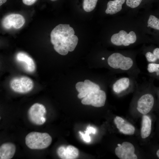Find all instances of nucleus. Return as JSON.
I'll return each instance as SVG.
<instances>
[{
	"instance_id": "f257e3e1",
	"label": "nucleus",
	"mask_w": 159,
	"mask_h": 159,
	"mask_svg": "<svg viewBox=\"0 0 159 159\" xmlns=\"http://www.w3.org/2000/svg\"><path fill=\"white\" fill-rule=\"evenodd\" d=\"M74 34L73 29L69 24H61L55 27L51 32L50 37L55 51L62 55L73 51L78 40Z\"/></svg>"
},
{
	"instance_id": "f03ea898",
	"label": "nucleus",
	"mask_w": 159,
	"mask_h": 159,
	"mask_svg": "<svg viewBox=\"0 0 159 159\" xmlns=\"http://www.w3.org/2000/svg\"><path fill=\"white\" fill-rule=\"evenodd\" d=\"M52 140V138L49 134L36 132H30L25 138L26 145L32 149L46 148L51 144Z\"/></svg>"
},
{
	"instance_id": "7ed1b4c3",
	"label": "nucleus",
	"mask_w": 159,
	"mask_h": 159,
	"mask_svg": "<svg viewBox=\"0 0 159 159\" xmlns=\"http://www.w3.org/2000/svg\"><path fill=\"white\" fill-rule=\"evenodd\" d=\"M107 62L111 67L122 70H127L132 66V60L130 57H126L118 53L112 54L108 58Z\"/></svg>"
},
{
	"instance_id": "20e7f679",
	"label": "nucleus",
	"mask_w": 159,
	"mask_h": 159,
	"mask_svg": "<svg viewBox=\"0 0 159 159\" xmlns=\"http://www.w3.org/2000/svg\"><path fill=\"white\" fill-rule=\"evenodd\" d=\"M11 88L14 92L25 93L31 91L34 87L32 80L26 76H21L13 78L10 83Z\"/></svg>"
},
{
	"instance_id": "39448f33",
	"label": "nucleus",
	"mask_w": 159,
	"mask_h": 159,
	"mask_svg": "<svg viewBox=\"0 0 159 159\" xmlns=\"http://www.w3.org/2000/svg\"><path fill=\"white\" fill-rule=\"evenodd\" d=\"M46 110L42 104L35 103L29 108L28 111V116L30 121L34 124L41 125L46 121L45 117Z\"/></svg>"
},
{
	"instance_id": "423d86ee",
	"label": "nucleus",
	"mask_w": 159,
	"mask_h": 159,
	"mask_svg": "<svg viewBox=\"0 0 159 159\" xmlns=\"http://www.w3.org/2000/svg\"><path fill=\"white\" fill-rule=\"evenodd\" d=\"M136 40V36L134 31H131L127 33L123 30H121L118 33L113 34L111 38L112 43L118 46L122 45L128 46L135 43Z\"/></svg>"
},
{
	"instance_id": "0eeeda50",
	"label": "nucleus",
	"mask_w": 159,
	"mask_h": 159,
	"mask_svg": "<svg viewBox=\"0 0 159 159\" xmlns=\"http://www.w3.org/2000/svg\"><path fill=\"white\" fill-rule=\"evenodd\" d=\"M106 98L105 92L100 90L90 93L83 98L81 102L83 105H91L95 107H100L104 105Z\"/></svg>"
},
{
	"instance_id": "6e6552de",
	"label": "nucleus",
	"mask_w": 159,
	"mask_h": 159,
	"mask_svg": "<svg viewBox=\"0 0 159 159\" xmlns=\"http://www.w3.org/2000/svg\"><path fill=\"white\" fill-rule=\"evenodd\" d=\"M134 146L131 143L123 142L115 150L116 155L120 159H137L138 157L135 154Z\"/></svg>"
},
{
	"instance_id": "1a4fd4ad",
	"label": "nucleus",
	"mask_w": 159,
	"mask_h": 159,
	"mask_svg": "<svg viewBox=\"0 0 159 159\" xmlns=\"http://www.w3.org/2000/svg\"><path fill=\"white\" fill-rule=\"evenodd\" d=\"M76 88L79 92L77 95L79 98L86 97L90 93L100 90L99 86L89 80H85L84 82H78L76 85Z\"/></svg>"
},
{
	"instance_id": "9d476101",
	"label": "nucleus",
	"mask_w": 159,
	"mask_h": 159,
	"mask_svg": "<svg viewBox=\"0 0 159 159\" xmlns=\"http://www.w3.org/2000/svg\"><path fill=\"white\" fill-rule=\"evenodd\" d=\"M24 17L19 14H12L8 15L3 19L2 24L5 29H9L13 26L15 29L21 27L25 23Z\"/></svg>"
},
{
	"instance_id": "9b49d317",
	"label": "nucleus",
	"mask_w": 159,
	"mask_h": 159,
	"mask_svg": "<svg viewBox=\"0 0 159 159\" xmlns=\"http://www.w3.org/2000/svg\"><path fill=\"white\" fill-rule=\"evenodd\" d=\"M154 102V98L151 94H144L141 96L138 100L137 109L140 113L145 115L151 110Z\"/></svg>"
},
{
	"instance_id": "f8f14e48",
	"label": "nucleus",
	"mask_w": 159,
	"mask_h": 159,
	"mask_svg": "<svg viewBox=\"0 0 159 159\" xmlns=\"http://www.w3.org/2000/svg\"><path fill=\"white\" fill-rule=\"evenodd\" d=\"M17 61L21 64L24 69L29 72H34L36 69V65L33 59L26 53L20 52L16 56Z\"/></svg>"
},
{
	"instance_id": "ddd939ff",
	"label": "nucleus",
	"mask_w": 159,
	"mask_h": 159,
	"mask_svg": "<svg viewBox=\"0 0 159 159\" xmlns=\"http://www.w3.org/2000/svg\"><path fill=\"white\" fill-rule=\"evenodd\" d=\"M57 153L58 156L62 159H75L79 155L78 150L72 145L59 146L57 149Z\"/></svg>"
},
{
	"instance_id": "4468645a",
	"label": "nucleus",
	"mask_w": 159,
	"mask_h": 159,
	"mask_svg": "<svg viewBox=\"0 0 159 159\" xmlns=\"http://www.w3.org/2000/svg\"><path fill=\"white\" fill-rule=\"evenodd\" d=\"M114 122L117 128L122 133L127 135H132L134 133V127L122 118L117 116L114 118Z\"/></svg>"
},
{
	"instance_id": "2eb2a0df",
	"label": "nucleus",
	"mask_w": 159,
	"mask_h": 159,
	"mask_svg": "<svg viewBox=\"0 0 159 159\" xmlns=\"http://www.w3.org/2000/svg\"><path fill=\"white\" fill-rule=\"evenodd\" d=\"M16 152V146L11 143H6L0 147V159H10L14 156Z\"/></svg>"
},
{
	"instance_id": "dca6fc26",
	"label": "nucleus",
	"mask_w": 159,
	"mask_h": 159,
	"mask_svg": "<svg viewBox=\"0 0 159 159\" xmlns=\"http://www.w3.org/2000/svg\"><path fill=\"white\" fill-rule=\"evenodd\" d=\"M151 130V120L150 117L145 115L142 117L141 129V136L144 139L150 135Z\"/></svg>"
},
{
	"instance_id": "f3484780",
	"label": "nucleus",
	"mask_w": 159,
	"mask_h": 159,
	"mask_svg": "<svg viewBox=\"0 0 159 159\" xmlns=\"http://www.w3.org/2000/svg\"><path fill=\"white\" fill-rule=\"evenodd\" d=\"M125 0L110 1L107 3V8L105 10L107 14H113L120 11L122 9V5Z\"/></svg>"
},
{
	"instance_id": "a211bd4d",
	"label": "nucleus",
	"mask_w": 159,
	"mask_h": 159,
	"mask_svg": "<svg viewBox=\"0 0 159 159\" xmlns=\"http://www.w3.org/2000/svg\"><path fill=\"white\" fill-rule=\"evenodd\" d=\"M130 84L129 79L123 77L117 80L113 85V90L116 93H119L127 89Z\"/></svg>"
},
{
	"instance_id": "6ab92c4d",
	"label": "nucleus",
	"mask_w": 159,
	"mask_h": 159,
	"mask_svg": "<svg viewBox=\"0 0 159 159\" xmlns=\"http://www.w3.org/2000/svg\"><path fill=\"white\" fill-rule=\"evenodd\" d=\"M96 129L94 127L88 126L85 131V133L81 131H79V133L82 139L84 141L87 143H89L91 141V139L89 135L90 134H95Z\"/></svg>"
},
{
	"instance_id": "aec40b11",
	"label": "nucleus",
	"mask_w": 159,
	"mask_h": 159,
	"mask_svg": "<svg viewBox=\"0 0 159 159\" xmlns=\"http://www.w3.org/2000/svg\"><path fill=\"white\" fill-rule=\"evenodd\" d=\"M98 0H84L83 7L84 10L90 12L93 10L95 8Z\"/></svg>"
},
{
	"instance_id": "412c9836",
	"label": "nucleus",
	"mask_w": 159,
	"mask_h": 159,
	"mask_svg": "<svg viewBox=\"0 0 159 159\" xmlns=\"http://www.w3.org/2000/svg\"><path fill=\"white\" fill-rule=\"evenodd\" d=\"M148 26L159 30V19L150 15L148 21Z\"/></svg>"
},
{
	"instance_id": "4be33fe9",
	"label": "nucleus",
	"mask_w": 159,
	"mask_h": 159,
	"mask_svg": "<svg viewBox=\"0 0 159 159\" xmlns=\"http://www.w3.org/2000/svg\"><path fill=\"white\" fill-rule=\"evenodd\" d=\"M142 0H126L127 5L132 8H134L138 6Z\"/></svg>"
},
{
	"instance_id": "5701e85b",
	"label": "nucleus",
	"mask_w": 159,
	"mask_h": 159,
	"mask_svg": "<svg viewBox=\"0 0 159 159\" xmlns=\"http://www.w3.org/2000/svg\"><path fill=\"white\" fill-rule=\"evenodd\" d=\"M147 70L150 73L159 71V64L150 63L148 64Z\"/></svg>"
},
{
	"instance_id": "b1692460",
	"label": "nucleus",
	"mask_w": 159,
	"mask_h": 159,
	"mask_svg": "<svg viewBox=\"0 0 159 159\" xmlns=\"http://www.w3.org/2000/svg\"><path fill=\"white\" fill-rule=\"evenodd\" d=\"M145 56L147 61L149 62H154L157 59L153 53L150 52H147Z\"/></svg>"
},
{
	"instance_id": "393cba45",
	"label": "nucleus",
	"mask_w": 159,
	"mask_h": 159,
	"mask_svg": "<svg viewBox=\"0 0 159 159\" xmlns=\"http://www.w3.org/2000/svg\"><path fill=\"white\" fill-rule=\"evenodd\" d=\"M23 2L25 4L30 5L34 3L37 0H22Z\"/></svg>"
},
{
	"instance_id": "a878e982",
	"label": "nucleus",
	"mask_w": 159,
	"mask_h": 159,
	"mask_svg": "<svg viewBox=\"0 0 159 159\" xmlns=\"http://www.w3.org/2000/svg\"><path fill=\"white\" fill-rule=\"evenodd\" d=\"M153 53L157 59H159V48L155 49L153 51Z\"/></svg>"
},
{
	"instance_id": "bb28decb",
	"label": "nucleus",
	"mask_w": 159,
	"mask_h": 159,
	"mask_svg": "<svg viewBox=\"0 0 159 159\" xmlns=\"http://www.w3.org/2000/svg\"><path fill=\"white\" fill-rule=\"evenodd\" d=\"M7 0H0V5L1 6L6 2Z\"/></svg>"
},
{
	"instance_id": "cd10ccee",
	"label": "nucleus",
	"mask_w": 159,
	"mask_h": 159,
	"mask_svg": "<svg viewBox=\"0 0 159 159\" xmlns=\"http://www.w3.org/2000/svg\"><path fill=\"white\" fill-rule=\"evenodd\" d=\"M156 154L158 157L159 158V149L157 151Z\"/></svg>"
},
{
	"instance_id": "c85d7f7f",
	"label": "nucleus",
	"mask_w": 159,
	"mask_h": 159,
	"mask_svg": "<svg viewBox=\"0 0 159 159\" xmlns=\"http://www.w3.org/2000/svg\"><path fill=\"white\" fill-rule=\"evenodd\" d=\"M121 145V144H117L118 146H120Z\"/></svg>"
},
{
	"instance_id": "c756f323",
	"label": "nucleus",
	"mask_w": 159,
	"mask_h": 159,
	"mask_svg": "<svg viewBox=\"0 0 159 159\" xmlns=\"http://www.w3.org/2000/svg\"><path fill=\"white\" fill-rule=\"evenodd\" d=\"M51 0V1H56L57 0Z\"/></svg>"
},
{
	"instance_id": "7c9ffc66",
	"label": "nucleus",
	"mask_w": 159,
	"mask_h": 159,
	"mask_svg": "<svg viewBox=\"0 0 159 159\" xmlns=\"http://www.w3.org/2000/svg\"><path fill=\"white\" fill-rule=\"evenodd\" d=\"M104 59H104V58H102V59L104 60Z\"/></svg>"
}]
</instances>
